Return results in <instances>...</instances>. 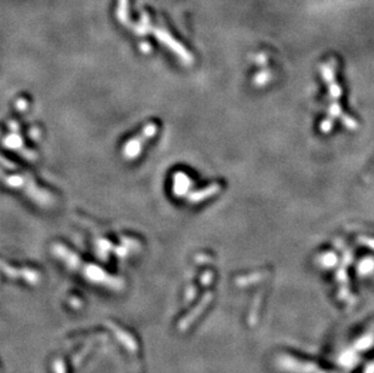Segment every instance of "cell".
I'll use <instances>...</instances> for the list:
<instances>
[{
	"mask_svg": "<svg viewBox=\"0 0 374 373\" xmlns=\"http://www.w3.org/2000/svg\"><path fill=\"white\" fill-rule=\"evenodd\" d=\"M158 130L159 127L156 122L146 124L140 134L136 136V137H133L132 140H130L124 145V149H122L124 158L129 159V160H133V159L138 158V155L143 150V145H145V143L156 135Z\"/></svg>",
	"mask_w": 374,
	"mask_h": 373,
	"instance_id": "cell-1",
	"label": "cell"
},
{
	"mask_svg": "<svg viewBox=\"0 0 374 373\" xmlns=\"http://www.w3.org/2000/svg\"><path fill=\"white\" fill-rule=\"evenodd\" d=\"M84 275L87 280H90L91 283L98 284V285L106 286V287L112 288V289H121L124 287V283L120 279L114 278V276L108 275L104 270H102L101 268L97 265L87 264L84 267Z\"/></svg>",
	"mask_w": 374,
	"mask_h": 373,
	"instance_id": "cell-2",
	"label": "cell"
},
{
	"mask_svg": "<svg viewBox=\"0 0 374 373\" xmlns=\"http://www.w3.org/2000/svg\"><path fill=\"white\" fill-rule=\"evenodd\" d=\"M106 325L108 326L109 330L114 333L115 337L117 338V341L127 349V351L131 354L132 356H137L138 350H140V346H138L137 341L136 338L133 337L132 335L129 332V331L124 330L122 327H120L119 325L113 321H107Z\"/></svg>",
	"mask_w": 374,
	"mask_h": 373,
	"instance_id": "cell-3",
	"label": "cell"
},
{
	"mask_svg": "<svg viewBox=\"0 0 374 373\" xmlns=\"http://www.w3.org/2000/svg\"><path fill=\"white\" fill-rule=\"evenodd\" d=\"M149 32H151L154 34V35L156 36V39H158L159 41H160L161 44H164L166 48H169L170 50H171L172 52H176L177 55H178L179 57H183V59L185 58V57L188 56L187 51H185V49L183 48L182 45H180L179 43H177L176 39L173 38V36L171 35L167 30L163 29V28H153L150 27V29H149Z\"/></svg>",
	"mask_w": 374,
	"mask_h": 373,
	"instance_id": "cell-4",
	"label": "cell"
},
{
	"mask_svg": "<svg viewBox=\"0 0 374 373\" xmlns=\"http://www.w3.org/2000/svg\"><path fill=\"white\" fill-rule=\"evenodd\" d=\"M52 252H54V255L56 256V257H58L65 265H68L70 269L77 270L79 269L80 265H82L83 262L80 260V258L78 257L74 252L70 251L69 249H67V247L63 246V245L61 244L54 245V247H52Z\"/></svg>",
	"mask_w": 374,
	"mask_h": 373,
	"instance_id": "cell-5",
	"label": "cell"
},
{
	"mask_svg": "<svg viewBox=\"0 0 374 373\" xmlns=\"http://www.w3.org/2000/svg\"><path fill=\"white\" fill-rule=\"evenodd\" d=\"M211 299H212V294L207 293L205 297H203V299L201 301V303L199 305H196L195 309L193 310L192 313H189L187 316H184L182 320H180L179 323H178V330L180 331V332H184V331H187L188 328H189L190 326L194 323L195 320L198 319V317L200 316L201 314H202L203 310H205V308L207 307L208 304H210Z\"/></svg>",
	"mask_w": 374,
	"mask_h": 373,
	"instance_id": "cell-6",
	"label": "cell"
},
{
	"mask_svg": "<svg viewBox=\"0 0 374 373\" xmlns=\"http://www.w3.org/2000/svg\"><path fill=\"white\" fill-rule=\"evenodd\" d=\"M21 278L30 285H38L41 281V274L39 271L30 269V268H22L21 269Z\"/></svg>",
	"mask_w": 374,
	"mask_h": 373,
	"instance_id": "cell-7",
	"label": "cell"
},
{
	"mask_svg": "<svg viewBox=\"0 0 374 373\" xmlns=\"http://www.w3.org/2000/svg\"><path fill=\"white\" fill-rule=\"evenodd\" d=\"M116 16L122 25H129V0H119Z\"/></svg>",
	"mask_w": 374,
	"mask_h": 373,
	"instance_id": "cell-8",
	"label": "cell"
},
{
	"mask_svg": "<svg viewBox=\"0 0 374 373\" xmlns=\"http://www.w3.org/2000/svg\"><path fill=\"white\" fill-rule=\"evenodd\" d=\"M0 269L4 271L9 278L11 279H18L21 278V269H16V268L11 267V265L6 264L5 262L0 260Z\"/></svg>",
	"mask_w": 374,
	"mask_h": 373,
	"instance_id": "cell-9",
	"label": "cell"
},
{
	"mask_svg": "<svg viewBox=\"0 0 374 373\" xmlns=\"http://www.w3.org/2000/svg\"><path fill=\"white\" fill-rule=\"evenodd\" d=\"M91 348H92V343H88L87 345L84 346V348L79 351V353L75 354V355L73 356V365H74V366H79L80 362H82V360H84V357H85L88 353H90Z\"/></svg>",
	"mask_w": 374,
	"mask_h": 373,
	"instance_id": "cell-10",
	"label": "cell"
},
{
	"mask_svg": "<svg viewBox=\"0 0 374 373\" xmlns=\"http://www.w3.org/2000/svg\"><path fill=\"white\" fill-rule=\"evenodd\" d=\"M52 370L54 373H67V367H65L64 361L62 359H56L52 364Z\"/></svg>",
	"mask_w": 374,
	"mask_h": 373,
	"instance_id": "cell-11",
	"label": "cell"
},
{
	"mask_svg": "<svg viewBox=\"0 0 374 373\" xmlns=\"http://www.w3.org/2000/svg\"><path fill=\"white\" fill-rule=\"evenodd\" d=\"M196 296V288L195 287H189L185 292V297H184V302L185 303H189L193 298Z\"/></svg>",
	"mask_w": 374,
	"mask_h": 373,
	"instance_id": "cell-12",
	"label": "cell"
}]
</instances>
